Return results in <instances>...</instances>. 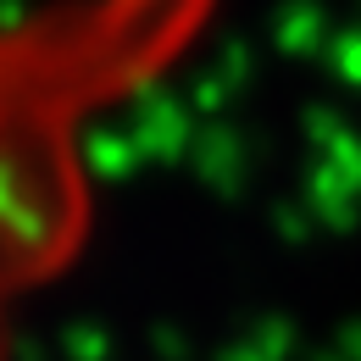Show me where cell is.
<instances>
[{
	"label": "cell",
	"mask_w": 361,
	"mask_h": 361,
	"mask_svg": "<svg viewBox=\"0 0 361 361\" xmlns=\"http://www.w3.org/2000/svg\"><path fill=\"white\" fill-rule=\"evenodd\" d=\"M134 23V6L111 0L73 23H45V28L34 23V28L0 34V167L11 150L45 134L56 111H78L106 73L128 67V50L106 45V39ZM167 28H183V23H167ZM145 34H156V28H145Z\"/></svg>",
	"instance_id": "6da1fadb"
}]
</instances>
